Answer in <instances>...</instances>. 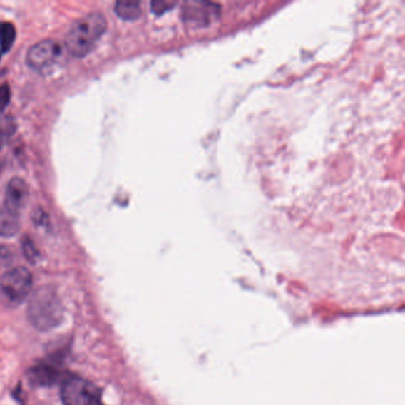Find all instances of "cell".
Returning <instances> with one entry per match:
<instances>
[{"label":"cell","instance_id":"1","mask_svg":"<svg viewBox=\"0 0 405 405\" xmlns=\"http://www.w3.org/2000/svg\"><path fill=\"white\" fill-rule=\"evenodd\" d=\"M107 21L99 12L78 18L71 24L66 36V48L71 56L82 58L92 53L106 32Z\"/></svg>","mask_w":405,"mask_h":405},{"label":"cell","instance_id":"2","mask_svg":"<svg viewBox=\"0 0 405 405\" xmlns=\"http://www.w3.org/2000/svg\"><path fill=\"white\" fill-rule=\"evenodd\" d=\"M30 324L39 331H49L63 320V307L53 289L43 287L34 292L28 307Z\"/></svg>","mask_w":405,"mask_h":405},{"label":"cell","instance_id":"3","mask_svg":"<svg viewBox=\"0 0 405 405\" xmlns=\"http://www.w3.org/2000/svg\"><path fill=\"white\" fill-rule=\"evenodd\" d=\"M32 276L25 267H14L0 276V302L14 308L24 302L31 290Z\"/></svg>","mask_w":405,"mask_h":405},{"label":"cell","instance_id":"4","mask_svg":"<svg viewBox=\"0 0 405 405\" xmlns=\"http://www.w3.org/2000/svg\"><path fill=\"white\" fill-rule=\"evenodd\" d=\"M63 405H103L96 386L78 377H69L61 388Z\"/></svg>","mask_w":405,"mask_h":405},{"label":"cell","instance_id":"5","mask_svg":"<svg viewBox=\"0 0 405 405\" xmlns=\"http://www.w3.org/2000/svg\"><path fill=\"white\" fill-rule=\"evenodd\" d=\"M62 46L55 39H43L32 46L26 53V62L35 71H48L60 61Z\"/></svg>","mask_w":405,"mask_h":405},{"label":"cell","instance_id":"6","mask_svg":"<svg viewBox=\"0 0 405 405\" xmlns=\"http://www.w3.org/2000/svg\"><path fill=\"white\" fill-rule=\"evenodd\" d=\"M28 198L29 187L26 182L21 178H11L6 187L4 206L12 213L19 215L21 210L24 208L25 203L28 201Z\"/></svg>","mask_w":405,"mask_h":405},{"label":"cell","instance_id":"7","mask_svg":"<svg viewBox=\"0 0 405 405\" xmlns=\"http://www.w3.org/2000/svg\"><path fill=\"white\" fill-rule=\"evenodd\" d=\"M183 18L195 24L206 25L219 14V6L206 1H188L183 5Z\"/></svg>","mask_w":405,"mask_h":405},{"label":"cell","instance_id":"8","mask_svg":"<svg viewBox=\"0 0 405 405\" xmlns=\"http://www.w3.org/2000/svg\"><path fill=\"white\" fill-rule=\"evenodd\" d=\"M21 228L19 215L14 214L6 207L0 205V237L10 238L17 235Z\"/></svg>","mask_w":405,"mask_h":405},{"label":"cell","instance_id":"9","mask_svg":"<svg viewBox=\"0 0 405 405\" xmlns=\"http://www.w3.org/2000/svg\"><path fill=\"white\" fill-rule=\"evenodd\" d=\"M60 377V372L49 365H41L32 369L30 372V378L35 384L41 385V386H48V385L56 383L57 379Z\"/></svg>","mask_w":405,"mask_h":405},{"label":"cell","instance_id":"10","mask_svg":"<svg viewBox=\"0 0 405 405\" xmlns=\"http://www.w3.org/2000/svg\"><path fill=\"white\" fill-rule=\"evenodd\" d=\"M114 11L118 17L125 21H135L142 14V9L138 1H117L114 5Z\"/></svg>","mask_w":405,"mask_h":405},{"label":"cell","instance_id":"11","mask_svg":"<svg viewBox=\"0 0 405 405\" xmlns=\"http://www.w3.org/2000/svg\"><path fill=\"white\" fill-rule=\"evenodd\" d=\"M16 39V29L9 21L0 23V53H5L14 46Z\"/></svg>","mask_w":405,"mask_h":405},{"label":"cell","instance_id":"12","mask_svg":"<svg viewBox=\"0 0 405 405\" xmlns=\"http://www.w3.org/2000/svg\"><path fill=\"white\" fill-rule=\"evenodd\" d=\"M21 246H23V253H24L25 258H26L29 262L35 263L36 260L39 258V251L36 249L35 244L32 242L31 239L25 237V238L23 239V242H21Z\"/></svg>","mask_w":405,"mask_h":405},{"label":"cell","instance_id":"13","mask_svg":"<svg viewBox=\"0 0 405 405\" xmlns=\"http://www.w3.org/2000/svg\"><path fill=\"white\" fill-rule=\"evenodd\" d=\"M16 128L14 123H11L10 118L0 121V150L3 149L5 145V140H6L9 135H12L14 128Z\"/></svg>","mask_w":405,"mask_h":405},{"label":"cell","instance_id":"14","mask_svg":"<svg viewBox=\"0 0 405 405\" xmlns=\"http://www.w3.org/2000/svg\"><path fill=\"white\" fill-rule=\"evenodd\" d=\"M176 5V1H169V0H156L151 3V9L156 14H162L165 11L170 10L171 7Z\"/></svg>","mask_w":405,"mask_h":405},{"label":"cell","instance_id":"15","mask_svg":"<svg viewBox=\"0 0 405 405\" xmlns=\"http://www.w3.org/2000/svg\"><path fill=\"white\" fill-rule=\"evenodd\" d=\"M11 100V89L7 83L0 85V113H3Z\"/></svg>","mask_w":405,"mask_h":405},{"label":"cell","instance_id":"16","mask_svg":"<svg viewBox=\"0 0 405 405\" xmlns=\"http://www.w3.org/2000/svg\"><path fill=\"white\" fill-rule=\"evenodd\" d=\"M14 262V253L7 246L0 245V267H9Z\"/></svg>","mask_w":405,"mask_h":405}]
</instances>
